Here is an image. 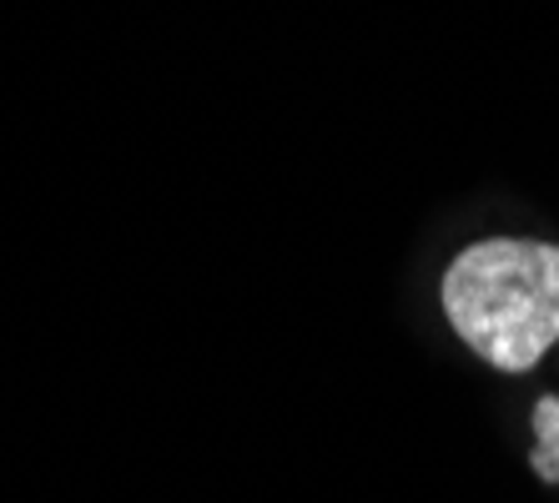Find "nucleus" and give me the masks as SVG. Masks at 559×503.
<instances>
[{"mask_svg": "<svg viewBox=\"0 0 559 503\" xmlns=\"http://www.w3.org/2000/svg\"><path fill=\"white\" fill-rule=\"evenodd\" d=\"M449 327L499 373H530L559 343V242L484 237L468 242L439 283Z\"/></svg>", "mask_w": 559, "mask_h": 503, "instance_id": "obj_1", "label": "nucleus"}, {"mask_svg": "<svg viewBox=\"0 0 559 503\" xmlns=\"http://www.w3.org/2000/svg\"><path fill=\"white\" fill-rule=\"evenodd\" d=\"M534 448H530V468L539 478H545L549 489H559V398L549 393V398L534 403Z\"/></svg>", "mask_w": 559, "mask_h": 503, "instance_id": "obj_2", "label": "nucleus"}]
</instances>
